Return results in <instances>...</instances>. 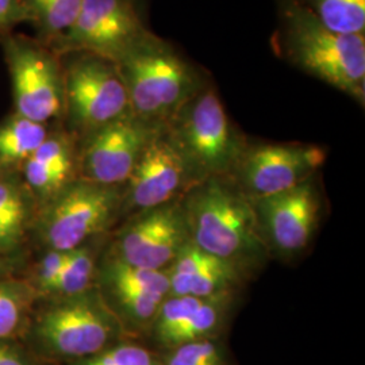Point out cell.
<instances>
[{
  "instance_id": "22",
  "label": "cell",
  "mask_w": 365,
  "mask_h": 365,
  "mask_svg": "<svg viewBox=\"0 0 365 365\" xmlns=\"http://www.w3.org/2000/svg\"><path fill=\"white\" fill-rule=\"evenodd\" d=\"M161 360L163 365H227L225 349L214 337L176 345Z\"/></svg>"
},
{
  "instance_id": "14",
  "label": "cell",
  "mask_w": 365,
  "mask_h": 365,
  "mask_svg": "<svg viewBox=\"0 0 365 365\" xmlns=\"http://www.w3.org/2000/svg\"><path fill=\"white\" fill-rule=\"evenodd\" d=\"M255 202L264 240L286 255H295L307 247L321 210L318 192L310 179Z\"/></svg>"
},
{
  "instance_id": "12",
  "label": "cell",
  "mask_w": 365,
  "mask_h": 365,
  "mask_svg": "<svg viewBox=\"0 0 365 365\" xmlns=\"http://www.w3.org/2000/svg\"><path fill=\"white\" fill-rule=\"evenodd\" d=\"M157 128L130 113L90 133L80 157L83 180L108 187L128 182Z\"/></svg>"
},
{
  "instance_id": "16",
  "label": "cell",
  "mask_w": 365,
  "mask_h": 365,
  "mask_svg": "<svg viewBox=\"0 0 365 365\" xmlns=\"http://www.w3.org/2000/svg\"><path fill=\"white\" fill-rule=\"evenodd\" d=\"M165 272L170 279V295L202 299L230 294L241 274L235 267L203 252L191 241Z\"/></svg>"
},
{
  "instance_id": "15",
  "label": "cell",
  "mask_w": 365,
  "mask_h": 365,
  "mask_svg": "<svg viewBox=\"0 0 365 365\" xmlns=\"http://www.w3.org/2000/svg\"><path fill=\"white\" fill-rule=\"evenodd\" d=\"M105 283L119 310L138 327H152L161 303L170 295L165 271L137 268L117 257L106 267Z\"/></svg>"
},
{
  "instance_id": "6",
  "label": "cell",
  "mask_w": 365,
  "mask_h": 365,
  "mask_svg": "<svg viewBox=\"0 0 365 365\" xmlns=\"http://www.w3.org/2000/svg\"><path fill=\"white\" fill-rule=\"evenodd\" d=\"M64 75V102L73 125L88 134L130 114L129 96L113 61L81 53Z\"/></svg>"
},
{
  "instance_id": "19",
  "label": "cell",
  "mask_w": 365,
  "mask_h": 365,
  "mask_svg": "<svg viewBox=\"0 0 365 365\" xmlns=\"http://www.w3.org/2000/svg\"><path fill=\"white\" fill-rule=\"evenodd\" d=\"M26 21H33L39 31L54 42L61 38L78 16L81 0H21Z\"/></svg>"
},
{
  "instance_id": "9",
  "label": "cell",
  "mask_w": 365,
  "mask_h": 365,
  "mask_svg": "<svg viewBox=\"0 0 365 365\" xmlns=\"http://www.w3.org/2000/svg\"><path fill=\"white\" fill-rule=\"evenodd\" d=\"M6 57L18 115L45 123L64 105V75L54 56L24 38L7 41Z\"/></svg>"
},
{
  "instance_id": "10",
  "label": "cell",
  "mask_w": 365,
  "mask_h": 365,
  "mask_svg": "<svg viewBox=\"0 0 365 365\" xmlns=\"http://www.w3.org/2000/svg\"><path fill=\"white\" fill-rule=\"evenodd\" d=\"M325 158V150L313 145L248 146L232 178L249 199L256 200L309 180Z\"/></svg>"
},
{
  "instance_id": "24",
  "label": "cell",
  "mask_w": 365,
  "mask_h": 365,
  "mask_svg": "<svg viewBox=\"0 0 365 365\" xmlns=\"http://www.w3.org/2000/svg\"><path fill=\"white\" fill-rule=\"evenodd\" d=\"M0 217L22 235L26 221V206L19 190L11 182H0Z\"/></svg>"
},
{
  "instance_id": "2",
  "label": "cell",
  "mask_w": 365,
  "mask_h": 365,
  "mask_svg": "<svg viewBox=\"0 0 365 365\" xmlns=\"http://www.w3.org/2000/svg\"><path fill=\"white\" fill-rule=\"evenodd\" d=\"M129 96L130 113L165 126L207 83L164 39L148 31L114 63Z\"/></svg>"
},
{
  "instance_id": "25",
  "label": "cell",
  "mask_w": 365,
  "mask_h": 365,
  "mask_svg": "<svg viewBox=\"0 0 365 365\" xmlns=\"http://www.w3.org/2000/svg\"><path fill=\"white\" fill-rule=\"evenodd\" d=\"M24 300L9 286L0 284V339L10 337L19 327Z\"/></svg>"
},
{
  "instance_id": "1",
  "label": "cell",
  "mask_w": 365,
  "mask_h": 365,
  "mask_svg": "<svg viewBox=\"0 0 365 365\" xmlns=\"http://www.w3.org/2000/svg\"><path fill=\"white\" fill-rule=\"evenodd\" d=\"M190 241L240 272L267 256V242L252 199L230 178L195 184L182 203Z\"/></svg>"
},
{
  "instance_id": "17",
  "label": "cell",
  "mask_w": 365,
  "mask_h": 365,
  "mask_svg": "<svg viewBox=\"0 0 365 365\" xmlns=\"http://www.w3.org/2000/svg\"><path fill=\"white\" fill-rule=\"evenodd\" d=\"M321 26L345 36L365 33V0H288Z\"/></svg>"
},
{
  "instance_id": "21",
  "label": "cell",
  "mask_w": 365,
  "mask_h": 365,
  "mask_svg": "<svg viewBox=\"0 0 365 365\" xmlns=\"http://www.w3.org/2000/svg\"><path fill=\"white\" fill-rule=\"evenodd\" d=\"M95 272V261L91 250L80 247L69 250L68 259L53 284L52 291L66 295L68 298L76 297L88 291Z\"/></svg>"
},
{
  "instance_id": "18",
  "label": "cell",
  "mask_w": 365,
  "mask_h": 365,
  "mask_svg": "<svg viewBox=\"0 0 365 365\" xmlns=\"http://www.w3.org/2000/svg\"><path fill=\"white\" fill-rule=\"evenodd\" d=\"M48 138L43 123L18 115L0 126V161H26Z\"/></svg>"
},
{
  "instance_id": "8",
  "label": "cell",
  "mask_w": 365,
  "mask_h": 365,
  "mask_svg": "<svg viewBox=\"0 0 365 365\" xmlns=\"http://www.w3.org/2000/svg\"><path fill=\"white\" fill-rule=\"evenodd\" d=\"M119 207L115 187L81 182L66 185L49 210L45 241L52 250L69 252L101 232L113 221Z\"/></svg>"
},
{
  "instance_id": "27",
  "label": "cell",
  "mask_w": 365,
  "mask_h": 365,
  "mask_svg": "<svg viewBox=\"0 0 365 365\" xmlns=\"http://www.w3.org/2000/svg\"><path fill=\"white\" fill-rule=\"evenodd\" d=\"M19 21H26V14L21 0H0V29Z\"/></svg>"
},
{
  "instance_id": "26",
  "label": "cell",
  "mask_w": 365,
  "mask_h": 365,
  "mask_svg": "<svg viewBox=\"0 0 365 365\" xmlns=\"http://www.w3.org/2000/svg\"><path fill=\"white\" fill-rule=\"evenodd\" d=\"M69 252L51 250L42 261L39 262L37 271V284L41 289L51 292L53 284L57 280L58 274L63 271V267L68 259Z\"/></svg>"
},
{
  "instance_id": "5",
  "label": "cell",
  "mask_w": 365,
  "mask_h": 365,
  "mask_svg": "<svg viewBox=\"0 0 365 365\" xmlns=\"http://www.w3.org/2000/svg\"><path fill=\"white\" fill-rule=\"evenodd\" d=\"M118 330L115 315L99 295L88 291L51 307L42 314L37 327L48 349L80 360L107 349Z\"/></svg>"
},
{
  "instance_id": "28",
  "label": "cell",
  "mask_w": 365,
  "mask_h": 365,
  "mask_svg": "<svg viewBox=\"0 0 365 365\" xmlns=\"http://www.w3.org/2000/svg\"><path fill=\"white\" fill-rule=\"evenodd\" d=\"M0 365H27L21 353L10 345L0 344Z\"/></svg>"
},
{
  "instance_id": "3",
  "label": "cell",
  "mask_w": 365,
  "mask_h": 365,
  "mask_svg": "<svg viewBox=\"0 0 365 365\" xmlns=\"http://www.w3.org/2000/svg\"><path fill=\"white\" fill-rule=\"evenodd\" d=\"M280 14L277 45L288 61L364 105V34L330 31L288 0H280Z\"/></svg>"
},
{
  "instance_id": "20",
  "label": "cell",
  "mask_w": 365,
  "mask_h": 365,
  "mask_svg": "<svg viewBox=\"0 0 365 365\" xmlns=\"http://www.w3.org/2000/svg\"><path fill=\"white\" fill-rule=\"evenodd\" d=\"M226 295L212 297L203 300V303L191 314L173 334L167 349L184 342L196 339H212L220 330L225 317Z\"/></svg>"
},
{
  "instance_id": "23",
  "label": "cell",
  "mask_w": 365,
  "mask_h": 365,
  "mask_svg": "<svg viewBox=\"0 0 365 365\" xmlns=\"http://www.w3.org/2000/svg\"><path fill=\"white\" fill-rule=\"evenodd\" d=\"M76 365H163V360L141 345L119 344L83 359Z\"/></svg>"
},
{
  "instance_id": "11",
  "label": "cell",
  "mask_w": 365,
  "mask_h": 365,
  "mask_svg": "<svg viewBox=\"0 0 365 365\" xmlns=\"http://www.w3.org/2000/svg\"><path fill=\"white\" fill-rule=\"evenodd\" d=\"M190 241L180 202L145 210L123 230L118 241V260L129 265L167 271Z\"/></svg>"
},
{
  "instance_id": "13",
  "label": "cell",
  "mask_w": 365,
  "mask_h": 365,
  "mask_svg": "<svg viewBox=\"0 0 365 365\" xmlns=\"http://www.w3.org/2000/svg\"><path fill=\"white\" fill-rule=\"evenodd\" d=\"M128 182L131 205L143 211L175 202L195 185L165 126L152 134Z\"/></svg>"
},
{
  "instance_id": "7",
  "label": "cell",
  "mask_w": 365,
  "mask_h": 365,
  "mask_svg": "<svg viewBox=\"0 0 365 365\" xmlns=\"http://www.w3.org/2000/svg\"><path fill=\"white\" fill-rule=\"evenodd\" d=\"M148 31L134 0H81L73 25L54 43L60 53H88L115 63Z\"/></svg>"
},
{
  "instance_id": "4",
  "label": "cell",
  "mask_w": 365,
  "mask_h": 365,
  "mask_svg": "<svg viewBox=\"0 0 365 365\" xmlns=\"http://www.w3.org/2000/svg\"><path fill=\"white\" fill-rule=\"evenodd\" d=\"M165 130L195 184L232 178L248 148L209 84L182 106Z\"/></svg>"
}]
</instances>
